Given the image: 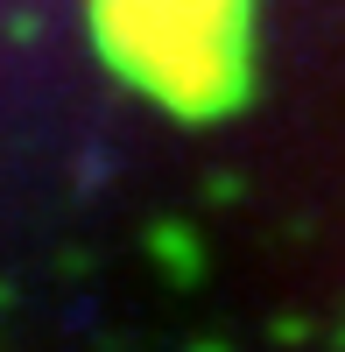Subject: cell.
I'll use <instances>...</instances> for the list:
<instances>
[{
    "label": "cell",
    "instance_id": "6da1fadb",
    "mask_svg": "<svg viewBox=\"0 0 345 352\" xmlns=\"http://www.w3.org/2000/svg\"><path fill=\"white\" fill-rule=\"evenodd\" d=\"M240 21H247V0H106L113 56L177 99H197L219 78Z\"/></svg>",
    "mask_w": 345,
    "mask_h": 352
}]
</instances>
